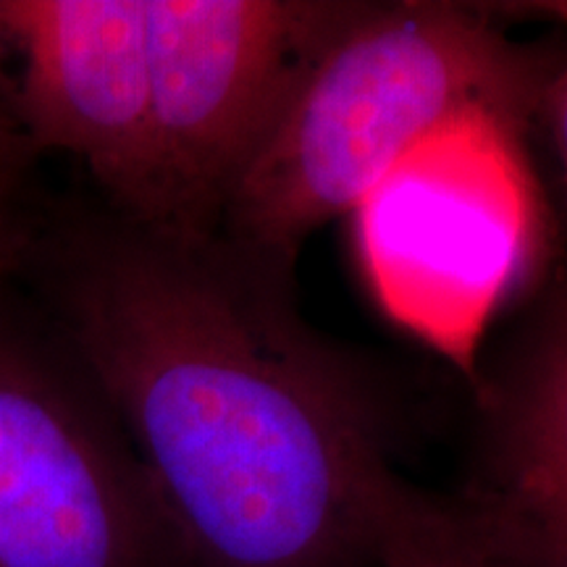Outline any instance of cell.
<instances>
[{
    "instance_id": "cell-6",
    "label": "cell",
    "mask_w": 567,
    "mask_h": 567,
    "mask_svg": "<svg viewBox=\"0 0 567 567\" xmlns=\"http://www.w3.org/2000/svg\"><path fill=\"white\" fill-rule=\"evenodd\" d=\"M0 19L32 140L87 163L113 210L151 224L147 0H0Z\"/></svg>"
},
{
    "instance_id": "cell-2",
    "label": "cell",
    "mask_w": 567,
    "mask_h": 567,
    "mask_svg": "<svg viewBox=\"0 0 567 567\" xmlns=\"http://www.w3.org/2000/svg\"><path fill=\"white\" fill-rule=\"evenodd\" d=\"M496 6L360 3L305 74L226 203L218 231L297 266L431 132L467 109L538 124L559 55L496 24Z\"/></svg>"
},
{
    "instance_id": "cell-12",
    "label": "cell",
    "mask_w": 567,
    "mask_h": 567,
    "mask_svg": "<svg viewBox=\"0 0 567 567\" xmlns=\"http://www.w3.org/2000/svg\"><path fill=\"white\" fill-rule=\"evenodd\" d=\"M0 40H6L3 38V19H0Z\"/></svg>"
},
{
    "instance_id": "cell-10",
    "label": "cell",
    "mask_w": 567,
    "mask_h": 567,
    "mask_svg": "<svg viewBox=\"0 0 567 567\" xmlns=\"http://www.w3.org/2000/svg\"><path fill=\"white\" fill-rule=\"evenodd\" d=\"M9 189H11V163L6 153L3 140H0V258L6 247V208H9Z\"/></svg>"
},
{
    "instance_id": "cell-4",
    "label": "cell",
    "mask_w": 567,
    "mask_h": 567,
    "mask_svg": "<svg viewBox=\"0 0 567 567\" xmlns=\"http://www.w3.org/2000/svg\"><path fill=\"white\" fill-rule=\"evenodd\" d=\"M360 0H147L153 216L210 237L318 55Z\"/></svg>"
},
{
    "instance_id": "cell-1",
    "label": "cell",
    "mask_w": 567,
    "mask_h": 567,
    "mask_svg": "<svg viewBox=\"0 0 567 567\" xmlns=\"http://www.w3.org/2000/svg\"><path fill=\"white\" fill-rule=\"evenodd\" d=\"M66 347L189 567H381L421 486L379 373L305 321L295 264L111 218L61 274Z\"/></svg>"
},
{
    "instance_id": "cell-7",
    "label": "cell",
    "mask_w": 567,
    "mask_h": 567,
    "mask_svg": "<svg viewBox=\"0 0 567 567\" xmlns=\"http://www.w3.org/2000/svg\"><path fill=\"white\" fill-rule=\"evenodd\" d=\"M476 423L450 494L523 567H567V260L481 352Z\"/></svg>"
},
{
    "instance_id": "cell-9",
    "label": "cell",
    "mask_w": 567,
    "mask_h": 567,
    "mask_svg": "<svg viewBox=\"0 0 567 567\" xmlns=\"http://www.w3.org/2000/svg\"><path fill=\"white\" fill-rule=\"evenodd\" d=\"M538 124L547 130L551 147H555L567 197V55H559L547 87H544L542 105H538Z\"/></svg>"
},
{
    "instance_id": "cell-5",
    "label": "cell",
    "mask_w": 567,
    "mask_h": 567,
    "mask_svg": "<svg viewBox=\"0 0 567 567\" xmlns=\"http://www.w3.org/2000/svg\"><path fill=\"white\" fill-rule=\"evenodd\" d=\"M0 567H189L80 360L0 323Z\"/></svg>"
},
{
    "instance_id": "cell-8",
    "label": "cell",
    "mask_w": 567,
    "mask_h": 567,
    "mask_svg": "<svg viewBox=\"0 0 567 567\" xmlns=\"http://www.w3.org/2000/svg\"><path fill=\"white\" fill-rule=\"evenodd\" d=\"M381 567H523L450 494L417 488Z\"/></svg>"
},
{
    "instance_id": "cell-11",
    "label": "cell",
    "mask_w": 567,
    "mask_h": 567,
    "mask_svg": "<svg viewBox=\"0 0 567 567\" xmlns=\"http://www.w3.org/2000/svg\"><path fill=\"white\" fill-rule=\"evenodd\" d=\"M520 9H528L526 13H547V17H563L567 19V3H523Z\"/></svg>"
},
{
    "instance_id": "cell-3",
    "label": "cell",
    "mask_w": 567,
    "mask_h": 567,
    "mask_svg": "<svg viewBox=\"0 0 567 567\" xmlns=\"http://www.w3.org/2000/svg\"><path fill=\"white\" fill-rule=\"evenodd\" d=\"M536 124L467 109L354 208L352 247L389 321L476 379L488 329L555 268V224L528 140Z\"/></svg>"
}]
</instances>
